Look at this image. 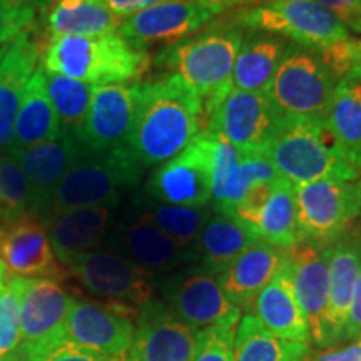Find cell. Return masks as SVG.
<instances>
[{"mask_svg":"<svg viewBox=\"0 0 361 361\" xmlns=\"http://www.w3.org/2000/svg\"><path fill=\"white\" fill-rule=\"evenodd\" d=\"M207 126L204 101L176 74L139 82L128 149L142 168L159 166L188 147Z\"/></svg>","mask_w":361,"mask_h":361,"instance_id":"cell-1","label":"cell"},{"mask_svg":"<svg viewBox=\"0 0 361 361\" xmlns=\"http://www.w3.org/2000/svg\"><path fill=\"white\" fill-rule=\"evenodd\" d=\"M42 62L47 72L89 85L128 84L146 75L152 66L146 49L135 47L119 34L51 37L42 52Z\"/></svg>","mask_w":361,"mask_h":361,"instance_id":"cell-2","label":"cell"},{"mask_svg":"<svg viewBox=\"0 0 361 361\" xmlns=\"http://www.w3.org/2000/svg\"><path fill=\"white\" fill-rule=\"evenodd\" d=\"M142 173L144 168L128 146L104 154H85L59 180L32 218L45 226L56 216L78 207H117L124 194L137 186Z\"/></svg>","mask_w":361,"mask_h":361,"instance_id":"cell-3","label":"cell"},{"mask_svg":"<svg viewBox=\"0 0 361 361\" xmlns=\"http://www.w3.org/2000/svg\"><path fill=\"white\" fill-rule=\"evenodd\" d=\"M264 156L279 178L293 186L319 179L361 178L338 151L324 123L318 121H281Z\"/></svg>","mask_w":361,"mask_h":361,"instance_id":"cell-4","label":"cell"},{"mask_svg":"<svg viewBox=\"0 0 361 361\" xmlns=\"http://www.w3.org/2000/svg\"><path fill=\"white\" fill-rule=\"evenodd\" d=\"M245 35L236 27H219L204 35L166 45L152 64L179 75L209 101L231 87L236 56Z\"/></svg>","mask_w":361,"mask_h":361,"instance_id":"cell-5","label":"cell"},{"mask_svg":"<svg viewBox=\"0 0 361 361\" xmlns=\"http://www.w3.org/2000/svg\"><path fill=\"white\" fill-rule=\"evenodd\" d=\"M338 80L313 49L288 45L266 96L281 121L324 123Z\"/></svg>","mask_w":361,"mask_h":361,"instance_id":"cell-6","label":"cell"},{"mask_svg":"<svg viewBox=\"0 0 361 361\" xmlns=\"http://www.w3.org/2000/svg\"><path fill=\"white\" fill-rule=\"evenodd\" d=\"M233 25L276 34L310 49L350 37L346 25L335 13L314 0H261L241 8L233 19Z\"/></svg>","mask_w":361,"mask_h":361,"instance_id":"cell-7","label":"cell"},{"mask_svg":"<svg viewBox=\"0 0 361 361\" xmlns=\"http://www.w3.org/2000/svg\"><path fill=\"white\" fill-rule=\"evenodd\" d=\"M204 107L206 133L221 135L241 154H264L281 123L266 92H247L233 85L206 101Z\"/></svg>","mask_w":361,"mask_h":361,"instance_id":"cell-8","label":"cell"},{"mask_svg":"<svg viewBox=\"0 0 361 361\" xmlns=\"http://www.w3.org/2000/svg\"><path fill=\"white\" fill-rule=\"evenodd\" d=\"M89 295L106 301L142 308L154 300L156 274L107 250H92L67 256L61 261Z\"/></svg>","mask_w":361,"mask_h":361,"instance_id":"cell-9","label":"cell"},{"mask_svg":"<svg viewBox=\"0 0 361 361\" xmlns=\"http://www.w3.org/2000/svg\"><path fill=\"white\" fill-rule=\"evenodd\" d=\"M293 189L301 239L331 245L361 214V179H319Z\"/></svg>","mask_w":361,"mask_h":361,"instance_id":"cell-10","label":"cell"},{"mask_svg":"<svg viewBox=\"0 0 361 361\" xmlns=\"http://www.w3.org/2000/svg\"><path fill=\"white\" fill-rule=\"evenodd\" d=\"M164 303L192 329L209 326H238L243 311L234 306L214 274L201 266H186L159 283Z\"/></svg>","mask_w":361,"mask_h":361,"instance_id":"cell-11","label":"cell"},{"mask_svg":"<svg viewBox=\"0 0 361 361\" xmlns=\"http://www.w3.org/2000/svg\"><path fill=\"white\" fill-rule=\"evenodd\" d=\"M213 188V135L201 133L149 176L144 196L176 206L206 207Z\"/></svg>","mask_w":361,"mask_h":361,"instance_id":"cell-12","label":"cell"},{"mask_svg":"<svg viewBox=\"0 0 361 361\" xmlns=\"http://www.w3.org/2000/svg\"><path fill=\"white\" fill-rule=\"evenodd\" d=\"M102 246L104 250L133 261L157 278L194 263L183 247L176 245L134 204L129 207L124 218L116 221Z\"/></svg>","mask_w":361,"mask_h":361,"instance_id":"cell-13","label":"cell"},{"mask_svg":"<svg viewBox=\"0 0 361 361\" xmlns=\"http://www.w3.org/2000/svg\"><path fill=\"white\" fill-rule=\"evenodd\" d=\"M139 82L94 85L78 135L85 154H104L128 146L137 107Z\"/></svg>","mask_w":361,"mask_h":361,"instance_id":"cell-14","label":"cell"},{"mask_svg":"<svg viewBox=\"0 0 361 361\" xmlns=\"http://www.w3.org/2000/svg\"><path fill=\"white\" fill-rule=\"evenodd\" d=\"M137 313L139 308L130 305L74 298L66 318L64 340L107 355H128Z\"/></svg>","mask_w":361,"mask_h":361,"instance_id":"cell-15","label":"cell"},{"mask_svg":"<svg viewBox=\"0 0 361 361\" xmlns=\"http://www.w3.org/2000/svg\"><path fill=\"white\" fill-rule=\"evenodd\" d=\"M74 296L67 295L61 283L35 278L24 283L20 300L19 350L29 361L54 343L64 341L66 318Z\"/></svg>","mask_w":361,"mask_h":361,"instance_id":"cell-16","label":"cell"},{"mask_svg":"<svg viewBox=\"0 0 361 361\" xmlns=\"http://www.w3.org/2000/svg\"><path fill=\"white\" fill-rule=\"evenodd\" d=\"M288 268L296 301L308 322L311 343L329 348L326 331L328 245L301 239L288 250Z\"/></svg>","mask_w":361,"mask_h":361,"instance_id":"cell-17","label":"cell"},{"mask_svg":"<svg viewBox=\"0 0 361 361\" xmlns=\"http://www.w3.org/2000/svg\"><path fill=\"white\" fill-rule=\"evenodd\" d=\"M0 259L13 276L57 283L69 278L54 252L45 226L29 214L0 223Z\"/></svg>","mask_w":361,"mask_h":361,"instance_id":"cell-18","label":"cell"},{"mask_svg":"<svg viewBox=\"0 0 361 361\" xmlns=\"http://www.w3.org/2000/svg\"><path fill=\"white\" fill-rule=\"evenodd\" d=\"M196 329L188 326L164 301L139 308L128 361H192Z\"/></svg>","mask_w":361,"mask_h":361,"instance_id":"cell-19","label":"cell"},{"mask_svg":"<svg viewBox=\"0 0 361 361\" xmlns=\"http://www.w3.org/2000/svg\"><path fill=\"white\" fill-rule=\"evenodd\" d=\"M216 13L196 0H169L123 20L117 34L135 47L176 44L201 30Z\"/></svg>","mask_w":361,"mask_h":361,"instance_id":"cell-20","label":"cell"},{"mask_svg":"<svg viewBox=\"0 0 361 361\" xmlns=\"http://www.w3.org/2000/svg\"><path fill=\"white\" fill-rule=\"evenodd\" d=\"M11 149L19 161L30 189L29 216H32L44 204L67 171L85 156L78 139L69 134H62L59 139L37 146Z\"/></svg>","mask_w":361,"mask_h":361,"instance_id":"cell-21","label":"cell"},{"mask_svg":"<svg viewBox=\"0 0 361 361\" xmlns=\"http://www.w3.org/2000/svg\"><path fill=\"white\" fill-rule=\"evenodd\" d=\"M361 268V239L350 229L328 245L326 331L329 348L343 341L351 296Z\"/></svg>","mask_w":361,"mask_h":361,"instance_id":"cell-22","label":"cell"},{"mask_svg":"<svg viewBox=\"0 0 361 361\" xmlns=\"http://www.w3.org/2000/svg\"><path fill=\"white\" fill-rule=\"evenodd\" d=\"M288 250L258 241L216 276L224 295L239 310H250L274 274L286 263Z\"/></svg>","mask_w":361,"mask_h":361,"instance_id":"cell-23","label":"cell"},{"mask_svg":"<svg viewBox=\"0 0 361 361\" xmlns=\"http://www.w3.org/2000/svg\"><path fill=\"white\" fill-rule=\"evenodd\" d=\"M247 313L255 316L268 331L283 340L310 343V328L293 291L290 268L286 263L252 301Z\"/></svg>","mask_w":361,"mask_h":361,"instance_id":"cell-24","label":"cell"},{"mask_svg":"<svg viewBox=\"0 0 361 361\" xmlns=\"http://www.w3.org/2000/svg\"><path fill=\"white\" fill-rule=\"evenodd\" d=\"M116 223L114 206H89L66 211L45 224L57 259L99 250Z\"/></svg>","mask_w":361,"mask_h":361,"instance_id":"cell-25","label":"cell"},{"mask_svg":"<svg viewBox=\"0 0 361 361\" xmlns=\"http://www.w3.org/2000/svg\"><path fill=\"white\" fill-rule=\"evenodd\" d=\"M42 52L34 27L0 47V123L13 126L22 96Z\"/></svg>","mask_w":361,"mask_h":361,"instance_id":"cell-26","label":"cell"},{"mask_svg":"<svg viewBox=\"0 0 361 361\" xmlns=\"http://www.w3.org/2000/svg\"><path fill=\"white\" fill-rule=\"evenodd\" d=\"M338 151L361 176V84L353 78L336 82L324 117Z\"/></svg>","mask_w":361,"mask_h":361,"instance_id":"cell-27","label":"cell"},{"mask_svg":"<svg viewBox=\"0 0 361 361\" xmlns=\"http://www.w3.org/2000/svg\"><path fill=\"white\" fill-rule=\"evenodd\" d=\"M61 135V124L45 87V71L39 66L27 84L19 111L13 119L12 147L37 146L59 139Z\"/></svg>","mask_w":361,"mask_h":361,"instance_id":"cell-28","label":"cell"},{"mask_svg":"<svg viewBox=\"0 0 361 361\" xmlns=\"http://www.w3.org/2000/svg\"><path fill=\"white\" fill-rule=\"evenodd\" d=\"M123 19L104 0H59L45 13L49 39L59 35L96 37L117 34Z\"/></svg>","mask_w":361,"mask_h":361,"instance_id":"cell-29","label":"cell"},{"mask_svg":"<svg viewBox=\"0 0 361 361\" xmlns=\"http://www.w3.org/2000/svg\"><path fill=\"white\" fill-rule=\"evenodd\" d=\"M261 241L241 221L221 213H213L197 239L201 268L218 276L241 252Z\"/></svg>","mask_w":361,"mask_h":361,"instance_id":"cell-30","label":"cell"},{"mask_svg":"<svg viewBox=\"0 0 361 361\" xmlns=\"http://www.w3.org/2000/svg\"><path fill=\"white\" fill-rule=\"evenodd\" d=\"M286 51V39L278 35H247L243 39L234 61L233 87L247 92H266Z\"/></svg>","mask_w":361,"mask_h":361,"instance_id":"cell-31","label":"cell"},{"mask_svg":"<svg viewBox=\"0 0 361 361\" xmlns=\"http://www.w3.org/2000/svg\"><path fill=\"white\" fill-rule=\"evenodd\" d=\"M310 343L283 340L246 313L234 331V361H306Z\"/></svg>","mask_w":361,"mask_h":361,"instance_id":"cell-32","label":"cell"},{"mask_svg":"<svg viewBox=\"0 0 361 361\" xmlns=\"http://www.w3.org/2000/svg\"><path fill=\"white\" fill-rule=\"evenodd\" d=\"M134 206L146 214L161 231H164L179 247H183L189 256L200 261L197 255V239L211 218L213 211L209 207H191V206H176L166 204L149 200L142 194L134 201Z\"/></svg>","mask_w":361,"mask_h":361,"instance_id":"cell-33","label":"cell"},{"mask_svg":"<svg viewBox=\"0 0 361 361\" xmlns=\"http://www.w3.org/2000/svg\"><path fill=\"white\" fill-rule=\"evenodd\" d=\"M251 229L261 241L281 250H290L301 241L293 184L284 179L274 184Z\"/></svg>","mask_w":361,"mask_h":361,"instance_id":"cell-34","label":"cell"},{"mask_svg":"<svg viewBox=\"0 0 361 361\" xmlns=\"http://www.w3.org/2000/svg\"><path fill=\"white\" fill-rule=\"evenodd\" d=\"M45 87L57 114L62 134L75 137L87 114L94 85L45 71Z\"/></svg>","mask_w":361,"mask_h":361,"instance_id":"cell-35","label":"cell"},{"mask_svg":"<svg viewBox=\"0 0 361 361\" xmlns=\"http://www.w3.org/2000/svg\"><path fill=\"white\" fill-rule=\"evenodd\" d=\"M30 211V189L12 149L0 151V221L19 219Z\"/></svg>","mask_w":361,"mask_h":361,"instance_id":"cell-36","label":"cell"},{"mask_svg":"<svg viewBox=\"0 0 361 361\" xmlns=\"http://www.w3.org/2000/svg\"><path fill=\"white\" fill-rule=\"evenodd\" d=\"M25 278L7 276L0 291V358L19 348L20 343V300Z\"/></svg>","mask_w":361,"mask_h":361,"instance_id":"cell-37","label":"cell"},{"mask_svg":"<svg viewBox=\"0 0 361 361\" xmlns=\"http://www.w3.org/2000/svg\"><path fill=\"white\" fill-rule=\"evenodd\" d=\"M213 135V188H211V201H213V209H218L221 202L224 201L226 192L231 188L234 176H236L241 152L221 135Z\"/></svg>","mask_w":361,"mask_h":361,"instance_id":"cell-38","label":"cell"},{"mask_svg":"<svg viewBox=\"0 0 361 361\" xmlns=\"http://www.w3.org/2000/svg\"><path fill=\"white\" fill-rule=\"evenodd\" d=\"M236 326H209L196 331L192 361H234Z\"/></svg>","mask_w":361,"mask_h":361,"instance_id":"cell-39","label":"cell"},{"mask_svg":"<svg viewBox=\"0 0 361 361\" xmlns=\"http://www.w3.org/2000/svg\"><path fill=\"white\" fill-rule=\"evenodd\" d=\"M322 59V62L326 66V69L331 72L333 78L340 80L348 78L351 71L355 69L356 62L361 56V39H341L338 42H333L324 47L313 49Z\"/></svg>","mask_w":361,"mask_h":361,"instance_id":"cell-40","label":"cell"},{"mask_svg":"<svg viewBox=\"0 0 361 361\" xmlns=\"http://www.w3.org/2000/svg\"><path fill=\"white\" fill-rule=\"evenodd\" d=\"M37 12L24 0H0V47L32 29Z\"/></svg>","mask_w":361,"mask_h":361,"instance_id":"cell-41","label":"cell"},{"mask_svg":"<svg viewBox=\"0 0 361 361\" xmlns=\"http://www.w3.org/2000/svg\"><path fill=\"white\" fill-rule=\"evenodd\" d=\"M29 361H128V355H107L64 340L39 351Z\"/></svg>","mask_w":361,"mask_h":361,"instance_id":"cell-42","label":"cell"},{"mask_svg":"<svg viewBox=\"0 0 361 361\" xmlns=\"http://www.w3.org/2000/svg\"><path fill=\"white\" fill-rule=\"evenodd\" d=\"M306 361H361V338L348 341L345 346H331L319 351L311 348Z\"/></svg>","mask_w":361,"mask_h":361,"instance_id":"cell-43","label":"cell"},{"mask_svg":"<svg viewBox=\"0 0 361 361\" xmlns=\"http://www.w3.org/2000/svg\"><path fill=\"white\" fill-rule=\"evenodd\" d=\"M361 338V268L356 278L353 296H351L348 318H346L345 335H343V341H353Z\"/></svg>","mask_w":361,"mask_h":361,"instance_id":"cell-44","label":"cell"},{"mask_svg":"<svg viewBox=\"0 0 361 361\" xmlns=\"http://www.w3.org/2000/svg\"><path fill=\"white\" fill-rule=\"evenodd\" d=\"M314 2L335 13L345 25H351L361 17V0H314Z\"/></svg>","mask_w":361,"mask_h":361,"instance_id":"cell-45","label":"cell"},{"mask_svg":"<svg viewBox=\"0 0 361 361\" xmlns=\"http://www.w3.org/2000/svg\"><path fill=\"white\" fill-rule=\"evenodd\" d=\"M107 7L116 13L121 19H128L134 13L146 11L154 6H159L162 2H169V0H104Z\"/></svg>","mask_w":361,"mask_h":361,"instance_id":"cell-46","label":"cell"},{"mask_svg":"<svg viewBox=\"0 0 361 361\" xmlns=\"http://www.w3.org/2000/svg\"><path fill=\"white\" fill-rule=\"evenodd\" d=\"M196 2H200L204 7L211 8L214 13H219V12H224V11H228V8H233V7L255 6V4L261 2V0H196Z\"/></svg>","mask_w":361,"mask_h":361,"instance_id":"cell-47","label":"cell"},{"mask_svg":"<svg viewBox=\"0 0 361 361\" xmlns=\"http://www.w3.org/2000/svg\"><path fill=\"white\" fill-rule=\"evenodd\" d=\"M25 2L30 4V6L35 8V12H40L42 16H45L49 8H51L56 2H59V0H25Z\"/></svg>","mask_w":361,"mask_h":361,"instance_id":"cell-48","label":"cell"},{"mask_svg":"<svg viewBox=\"0 0 361 361\" xmlns=\"http://www.w3.org/2000/svg\"><path fill=\"white\" fill-rule=\"evenodd\" d=\"M0 361H27V360L24 358V355H22L19 350H16V351H12L11 355H7V356H4V358H0Z\"/></svg>","mask_w":361,"mask_h":361,"instance_id":"cell-49","label":"cell"},{"mask_svg":"<svg viewBox=\"0 0 361 361\" xmlns=\"http://www.w3.org/2000/svg\"><path fill=\"white\" fill-rule=\"evenodd\" d=\"M6 281H7V268L6 264H4V261L0 259V291H2V288L6 286Z\"/></svg>","mask_w":361,"mask_h":361,"instance_id":"cell-50","label":"cell"},{"mask_svg":"<svg viewBox=\"0 0 361 361\" xmlns=\"http://www.w3.org/2000/svg\"><path fill=\"white\" fill-rule=\"evenodd\" d=\"M348 78H353L355 80H358V82L361 84V56H360V59H358V62H356L355 69L351 71V74L348 75Z\"/></svg>","mask_w":361,"mask_h":361,"instance_id":"cell-51","label":"cell"},{"mask_svg":"<svg viewBox=\"0 0 361 361\" xmlns=\"http://www.w3.org/2000/svg\"><path fill=\"white\" fill-rule=\"evenodd\" d=\"M350 27H351V29H353V30H355V32H358V34H361V17H360V19H358V20H355V22H353V24H351Z\"/></svg>","mask_w":361,"mask_h":361,"instance_id":"cell-52","label":"cell"},{"mask_svg":"<svg viewBox=\"0 0 361 361\" xmlns=\"http://www.w3.org/2000/svg\"><path fill=\"white\" fill-rule=\"evenodd\" d=\"M0 223H2V221H0Z\"/></svg>","mask_w":361,"mask_h":361,"instance_id":"cell-53","label":"cell"},{"mask_svg":"<svg viewBox=\"0 0 361 361\" xmlns=\"http://www.w3.org/2000/svg\"><path fill=\"white\" fill-rule=\"evenodd\" d=\"M24 2H25V0H24Z\"/></svg>","mask_w":361,"mask_h":361,"instance_id":"cell-54","label":"cell"}]
</instances>
